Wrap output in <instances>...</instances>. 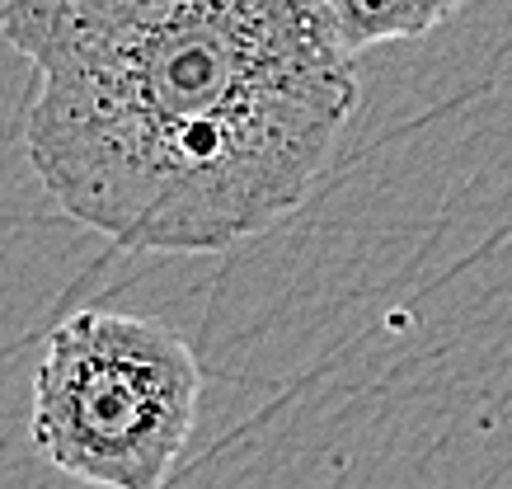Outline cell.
<instances>
[{
    "label": "cell",
    "mask_w": 512,
    "mask_h": 489,
    "mask_svg": "<svg viewBox=\"0 0 512 489\" xmlns=\"http://www.w3.org/2000/svg\"><path fill=\"white\" fill-rule=\"evenodd\" d=\"M0 33L33 66L38 184L141 254L292 217L362 99L325 0H0Z\"/></svg>",
    "instance_id": "cell-1"
},
{
    "label": "cell",
    "mask_w": 512,
    "mask_h": 489,
    "mask_svg": "<svg viewBox=\"0 0 512 489\" xmlns=\"http://www.w3.org/2000/svg\"><path fill=\"white\" fill-rule=\"evenodd\" d=\"M325 5L339 24L343 43L362 52L442 29L466 0H325Z\"/></svg>",
    "instance_id": "cell-3"
},
{
    "label": "cell",
    "mask_w": 512,
    "mask_h": 489,
    "mask_svg": "<svg viewBox=\"0 0 512 489\" xmlns=\"http://www.w3.org/2000/svg\"><path fill=\"white\" fill-rule=\"evenodd\" d=\"M202 400L184 334L127 311H76L33 372V447L94 489H165Z\"/></svg>",
    "instance_id": "cell-2"
}]
</instances>
